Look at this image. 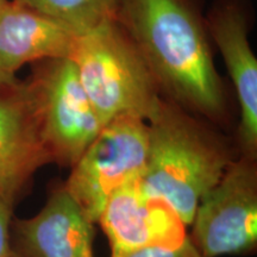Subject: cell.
Listing matches in <instances>:
<instances>
[{
    "label": "cell",
    "instance_id": "obj_11",
    "mask_svg": "<svg viewBox=\"0 0 257 257\" xmlns=\"http://www.w3.org/2000/svg\"><path fill=\"white\" fill-rule=\"evenodd\" d=\"M78 35L19 0L0 6V69L16 76L25 64L69 59Z\"/></svg>",
    "mask_w": 257,
    "mask_h": 257
},
{
    "label": "cell",
    "instance_id": "obj_9",
    "mask_svg": "<svg viewBox=\"0 0 257 257\" xmlns=\"http://www.w3.org/2000/svg\"><path fill=\"white\" fill-rule=\"evenodd\" d=\"M94 223L63 182L54 184L37 214L12 218L10 257H94Z\"/></svg>",
    "mask_w": 257,
    "mask_h": 257
},
{
    "label": "cell",
    "instance_id": "obj_16",
    "mask_svg": "<svg viewBox=\"0 0 257 257\" xmlns=\"http://www.w3.org/2000/svg\"><path fill=\"white\" fill-rule=\"evenodd\" d=\"M6 2V0H0V6H2L3 4H4V3Z\"/></svg>",
    "mask_w": 257,
    "mask_h": 257
},
{
    "label": "cell",
    "instance_id": "obj_15",
    "mask_svg": "<svg viewBox=\"0 0 257 257\" xmlns=\"http://www.w3.org/2000/svg\"><path fill=\"white\" fill-rule=\"evenodd\" d=\"M17 78L16 76H11V75H8V74L3 72L2 69H0V88L5 87V86H9L11 85V83H14L17 81Z\"/></svg>",
    "mask_w": 257,
    "mask_h": 257
},
{
    "label": "cell",
    "instance_id": "obj_7",
    "mask_svg": "<svg viewBox=\"0 0 257 257\" xmlns=\"http://www.w3.org/2000/svg\"><path fill=\"white\" fill-rule=\"evenodd\" d=\"M51 163L34 96L25 80L0 88V199L16 207L37 170Z\"/></svg>",
    "mask_w": 257,
    "mask_h": 257
},
{
    "label": "cell",
    "instance_id": "obj_6",
    "mask_svg": "<svg viewBox=\"0 0 257 257\" xmlns=\"http://www.w3.org/2000/svg\"><path fill=\"white\" fill-rule=\"evenodd\" d=\"M188 236L201 257L251 255L257 248V159L237 156L199 201Z\"/></svg>",
    "mask_w": 257,
    "mask_h": 257
},
{
    "label": "cell",
    "instance_id": "obj_1",
    "mask_svg": "<svg viewBox=\"0 0 257 257\" xmlns=\"http://www.w3.org/2000/svg\"><path fill=\"white\" fill-rule=\"evenodd\" d=\"M115 19L163 98L216 126L226 123V91L205 19L189 0H120Z\"/></svg>",
    "mask_w": 257,
    "mask_h": 257
},
{
    "label": "cell",
    "instance_id": "obj_10",
    "mask_svg": "<svg viewBox=\"0 0 257 257\" xmlns=\"http://www.w3.org/2000/svg\"><path fill=\"white\" fill-rule=\"evenodd\" d=\"M96 223L107 237L111 257L187 238L185 225L166 204L148 194L142 179L118 188L106 201Z\"/></svg>",
    "mask_w": 257,
    "mask_h": 257
},
{
    "label": "cell",
    "instance_id": "obj_3",
    "mask_svg": "<svg viewBox=\"0 0 257 257\" xmlns=\"http://www.w3.org/2000/svg\"><path fill=\"white\" fill-rule=\"evenodd\" d=\"M69 59L102 125L119 115L148 120L162 98L140 51L117 19L78 35Z\"/></svg>",
    "mask_w": 257,
    "mask_h": 257
},
{
    "label": "cell",
    "instance_id": "obj_4",
    "mask_svg": "<svg viewBox=\"0 0 257 257\" xmlns=\"http://www.w3.org/2000/svg\"><path fill=\"white\" fill-rule=\"evenodd\" d=\"M34 96L51 163L72 168L102 128L70 59L32 64L25 79Z\"/></svg>",
    "mask_w": 257,
    "mask_h": 257
},
{
    "label": "cell",
    "instance_id": "obj_5",
    "mask_svg": "<svg viewBox=\"0 0 257 257\" xmlns=\"http://www.w3.org/2000/svg\"><path fill=\"white\" fill-rule=\"evenodd\" d=\"M147 159V120L119 115L102 126L70 168L64 188L95 224L106 201L118 188L142 179Z\"/></svg>",
    "mask_w": 257,
    "mask_h": 257
},
{
    "label": "cell",
    "instance_id": "obj_13",
    "mask_svg": "<svg viewBox=\"0 0 257 257\" xmlns=\"http://www.w3.org/2000/svg\"><path fill=\"white\" fill-rule=\"evenodd\" d=\"M119 257H201L194 248L188 236L178 244L169 245H152L125 253Z\"/></svg>",
    "mask_w": 257,
    "mask_h": 257
},
{
    "label": "cell",
    "instance_id": "obj_14",
    "mask_svg": "<svg viewBox=\"0 0 257 257\" xmlns=\"http://www.w3.org/2000/svg\"><path fill=\"white\" fill-rule=\"evenodd\" d=\"M15 208L0 199V257H10V225Z\"/></svg>",
    "mask_w": 257,
    "mask_h": 257
},
{
    "label": "cell",
    "instance_id": "obj_8",
    "mask_svg": "<svg viewBox=\"0 0 257 257\" xmlns=\"http://www.w3.org/2000/svg\"><path fill=\"white\" fill-rule=\"evenodd\" d=\"M205 24L220 53L237 95L238 155L257 159V59L249 40V18L238 0H218Z\"/></svg>",
    "mask_w": 257,
    "mask_h": 257
},
{
    "label": "cell",
    "instance_id": "obj_2",
    "mask_svg": "<svg viewBox=\"0 0 257 257\" xmlns=\"http://www.w3.org/2000/svg\"><path fill=\"white\" fill-rule=\"evenodd\" d=\"M147 124L143 187L189 226L200 199L237 159L238 149L216 125L163 96Z\"/></svg>",
    "mask_w": 257,
    "mask_h": 257
},
{
    "label": "cell",
    "instance_id": "obj_12",
    "mask_svg": "<svg viewBox=\"0 0 257 257\" xmlns=\"http://www.w3.org/2000/svg\"><path fill=\"white\" fill-rule=\"evenodd\" d=\"M82 35L117 18L120 0H19Z\"/></svg>",
    "mask_w": 257,
    "mask_h": 257
}]
</instances>
